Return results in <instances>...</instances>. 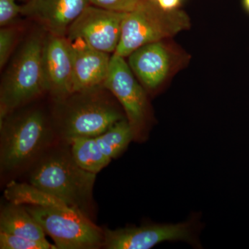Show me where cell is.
<instances>
[{"label": "cell", "mask_w": 249, "mask_h": 249, "mask_svg": "<svg viewBox=\"0 0 249 249\" xmlns=\"http://www.w3.org/2000/svg\"><path fill=\"white\" fill-rule=\"evenodd\" d=\"M96 175L80 168L71 152L51 154L36 165L30 184L88 215Z\"/></svg>", "instance_id": "obj_1"}, {"label": "cell", "mask_w": 249, "mask_h": 249, "mask_svg": "<svg viewBox=\"0 0 249 249\" xmlns=\"http://www.w3.org/2000/svg\"><path fill=\"white\" fill-rule=\"evenodd\" d=\"M44 37L37 32L29 36L11 59L0 88L1 121L46 91L42 62Z\"/></svg>", "instance_id": "obj_2"}, {"label": "cell", "mask_w": 249, "mask_h": 249, "mask_svg": "<svg viewBox=\"0 0 249 249\" xmlns=\"http://www.w3.org/2000/svg\"><path fill=\"white\" fill-rule=\"evenodd\" d=\"M191 27V19L181 9L165 11L151 0H142L123 19L119 45L114 53L127 58L134 51L152 42L168 40Z\"/></svg>", "instance_id": "obj_3"}, {"label": "cell", "mask_w": 249, "mask_h": 249, "mask_svg": "<svg viewBox=\"0 0 249 249\" xmlns=\"http://www.w3.org/2000/svg\"><path fill=\"white\" fill-rule=\"evenodd\" d=\"M50 131L42 111L31 110L1 121L0 165L3 172L24 166L47 145Z\"/></svg>", "instance_id": "obj_4"}, {"label": "cell", "mask_w": 249, "mask_h": 249, "mask_svg": "<svg viewBox=\"0 0 249 249\" xmlns=\"http://www.w3.org/2000/svg\"><path fill=\"white\" fill-rule=\"evenodd\" d=\"M24 205L53 239L58 249H93L103 247L104 231L88 215L68 206Z\"/></svg>", "instance_id": "obj_5"}, {"label": "cell", "mask_w": 249, "mask_h": 249, "mask_svg": "<svg viewBox=\"0 0 249 249\" xmlns=\"http://www.w3.org/2000/svg\"><path fill=\"white\" fill-rule=\"evenodd\" d=\"M100 88L71 93L62 101L60 130L67 141L96 137L126 118L114 103L98 94Z\"/></svg>", "instance_id": "obj_6"}, {"label": "cell", "mask_w": 249, "mask_h": 249, "mask_svg": "<svg viewBox=\"0 0 249 249\" xmlns=\"http://www.w3.org/2000/svg\"><path fill=\"white\" fill-rule=\"evenodd\" d=\"M124 58L111 55L107 78L103 88L110 91L124 108L134 134V140L146 139L150 120L146 90L141 84Z\"/></svg>", "instance_id": "obj_7"}, {"label": "cell", "mask_w": 249, "mask_h": 249, "mask_svg": "<svg viewBox=\"0 0 249 249\" xmlns=\"http://www.w3.org/2000/svg\"><path fill=\"white\" fill-rule=\"evenodd\" d=\"M202 225L197 216L178 224H152L104 231L103 247L108 249H149L163 242L183 241L201 247Z\"/></svg>", "instance_id": "obj_8"}, {"label": "cell", "mask_w": 249, "mask_h": 249, "mask_svg": "<svg viewBox=\"0 0 249 249\" xmlns=\"http://www.w3.org/2000/svg\"><path fill=\"white\" fill-rule=\"evenodd\" d=\"M168 40L142 46L127 57L134 74L149 92L160 89L186 62V54Z\"/></svg>", "instance_id": "obj_9"}, {"label": "cell", "mask_w": 249, "mask_h": 249, "mask_svg": "<svg viewBox=\"0 0 249 249\" xmlns=\"http://www.w3.org/2000/svg\"><path fill=\"white\" fill-rule=\"evenodd\" d=\"M124 14L90 4L71 24L67 38L78 39L93 49L113 54L120 41Z\"/></svg>", "instance_id": "obj_10"}, {"label": "cell", "mask_w": 249, "mask_h": 249, "mask_svg": "<svg viewBox=\"0 0 249 249\" xmlns=\"http://www.w3.org/2000/svg\"><path fill=\"white\" fill-rule=\"evenodd\" d=\"M42 62L46 91L58 101L71 95L72 58L71 47L67 37L46 33Z\"/></svg>", "instance_id": "obj_11"}, {"label": "cell", "mask_w": 249, "mask_h": 249, "mask_svg": "<svg viewBox=\"0 0 249 249\" xmlns=\"http://www.w3.org/2000/svg\"><path fill=\"white\" fill-rule=\"evenodd\" d=\"M89 0H29L21 6V14L37 22L47 34L66 37Z\"/></svg>", "instance_id": "obj_12"}, {"label": "cell", "mask_w": 249, "mask_h": 249, "mask_svg": "<svg viewBox=\"0 0 249 249\" xmlns=\"http://www.w3.org/2000/svg\"><path fill=\"white\" fill-rule=\"evenodd\" d=\"M72 58V93L103 87L110 64L109 53L100 52L78 39L69 40Z\"/></svg>", "instance_id": "obj_13"}, {"label": "cell", "mask_w": 249, "mask_h": 249, "mask_svg": "<svg viewBox=\"0 0 249 249\" xmlns=\"http://www.w3.org/2000/svg\"><path fill=\"white\" fill-rule=\"evenodd\" d=\"M0 231L30 240L47 241L45 231L22 204L9 202L1 209Z\"/></svg>", "instance_id": "obj_14"}, {"label": "cell", "mask_w": 249, "mask_h": 249, "mask_svg": "<svg viewBox=\"0 0 249 249\" xmlns=\"http://www.w3.org/2000/svg\"><path fill=\"white\" fill-rule=\"evenodd\" d=\"M72 157L80 168L89 173H99L111 161L101 151L95 137H78L69 141Z\"/></svg>", "instance_id": "obj_15"}, {"label": "cell", "mask_w": 249, "mask_h": 249, "mask_svg": "<svg viewBox=\"0 0 249 249\" xmlns=\"http://www.w3.org/2000/svg\"><path fill=\"white\" fill-rule=\"evenodd\" d=\"M95 139L103 154L112 160L127 149L134 140V134L127 118H124Z\"/></svg>", "instance_id": "obj_16"}, {"label": "cell", "mask_w": 249, "mask_h": 249, "mask_svg": "<svg viewBox=\"0 0 249 249\" xmlns=\"http://www.w3.org/2000/svg\"><path fill=\"white\" fill-rule=\"evenodd\" d=\"M4 196L10 203L15 204L36 205V206H67L58 198L40 191L27 183L11 181L6 186Z\"/></svg>", "instance_id": "obj_17"}, {"label": "cell", "mask_w": 249, "mask_h": 249, "mask_svg": "<svg viewBox=\"0 0 249 249\" xmlns=\"http://www.w3.org/2000/svg\"><path fill=\"white\" fill-rule=\"evenodd\" d=\"M1 249H55V245L47 242L30 240L0 231Z\"/></svg>", "instance_id": "obj_18"}, {"label": "cell", "mask_w": 249, "mask_h": 249, "mask_svg": "<svg viewBox=\"0 0 249 249\" xmlns=\"http://www.w3.org/2000/svg\"><path fill=\"white\" fill-rule=\"evenodd\" d=\"M18 28L14 26L1 27L0 30V67L2 69L7 64L14 52L18 40Z\"/></svg>", "instance_id": "obj_19"}, {"label": "cell", "mask_w": 249, "mask_h": 249, "mask_svg": "<svg viewBox=\"0 0 249 249\" xmlns=\"http://www.w3.org/2000/svg\"><path fill=\"white\" fill-rule=\"evenodd\" d=\"M142 0H89L90 4L101 9L128 13L135 9Z\"/></svg>", "instance_id": "obj_20"}, {"label": "cell", "mask_w": 249, "mask_h": 249, "mask_svg": "<svg viewBox=\"0 0 249 249\" xmlns=\"http://www.w3.org/2000/svg\"><path fill=\"white\" fill-rule=\"evenodd\" d=\"M21 14V6L16 0H0V26L1 27L14 26L18 16Z\"/></svg>", "instance_id": "obj_21"}, {"label": "cell", "mask_w": 249, "mask_h": 249, "mask_svg": "<svg viewBox=\"0 0 249 249\" xmlns=\"http://www.w3.org/2000/svg\"><path fill=\"white\" fill-rule=\"evenodd\" d=\"M157 6L165 11L180 9L183 0H151Z\"/></svg>", "instance_id": "obj_22"}, {"label": "cell", "mask_w": 249, "mask_h": 249, "mask_svg": "<svg viewBox=\"0 0 249 249\" xmlns=\"http://www.w3.org/2000/svg\"><path fill=\"white\" fill-rule=\"evenodd\" d=\"M244 8L249 13V0H242Z\"/></svg>", "instance_id": "obj_23"}, {"label": "cell", "mask_w": 249, "mask_h": 249, "mask_svg": "<svg viewBox=\"0 0 249 249\" xmlns=\"http://www.w3.org/2000/svg\"><path fill=\"white\" fill-rule=\"evenodd\" d=\"M20 1H29V0H20Z\"/></svg>", "instance_id": "obj_24"}]
</instances>
